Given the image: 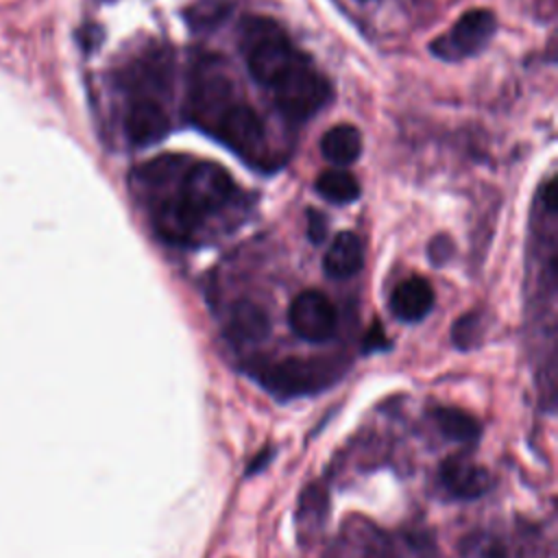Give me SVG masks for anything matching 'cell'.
Returning a JSON list of instances; mask_svg holds the SVG:
<instances>
[{
	"mask_svg": "<svg viewBox=\"0 0 558 558\" xmlns=\"http://www.w3.org/2000/svg\"><path fill=\"white\" fill-rule=\"evenodd\" d=\"M270 333V318L266 310L253 301H235L227 316V336L233 342H262Z\"/></svg>",
	"mask_w": 558,
	"mask_h": 558,
	"instance_id": "30bf717a",
	"label": "cell"
},
{
	"mask_svg": "<svg viewBox=\"0 0 558 558\" xmlns=\"http://www.w3.org/2000/svg\"><path fill=\"white\" fill-rule=\"evenodd\" d=\"M451 251H453L451 240H449L447 235H438V238H434V240H432L429 257H432V262H434V264H442V262H447V257L451 255Z\"/></svg>",
	"mask_w": 558,
	"mask_h": 558,
	"instance_id": "d6986e66",
	"label": "cell"
},
{
	"mask_svg": "<svg viewBox=\"0 0 558 558\" xmlns=\"http://www.w3.org/2000/svg\"><path fill=\"white\" fill-rule=\"evenodd\" d=\"M432 307H434V290L429 281L423 277H410L401 281L390 296L392 314L405 323H416L425 318Z\"/></svg>",
	"mask_w": 558,
	"mask_h": 558,
	"instance_id": "8fae6325",
	"label": "cell"
},
{
	"mask_svg": "<svg viewBox=\"0 0 558 558\" xmlns=\"http://www.w3.org/2000/svg\"><path fill=\"white\" fill-rule=\"evenodd\" d=\"M497 20L488 9H471L462 13L453 26L432 41V52L445 61H460L480 52L493 37Z\"/></svg>",
	"mask_w": 558,
	"mask_h": 558,
	"instance_id": "5b68a950",
	"label": "cell"
},
{
	"mask_svg": "<svg viewBox=\"0 0 558 558\" xmlns=\"http://www.w3.org/2000/svg\"><path fill=\"white\" fill-rule=\"evenodd\" d=\"M480 329H482V323H480V316L477 314H464L456 320L453 329H451V338L456 342V347L460 349H471L477 338H480Z\"/></svg>",
	"mask_w": 558,
	"mask_h": 558,
	"instance_id": "e0dca14e",
	"label": "cell"
},
{
	"mask_svg": "<svg viewBox=\"0 0 558 558\" xmlns=\"http://www.w3.org/2000/svg\"><path fill=\"white\" fill-rule=\"evenodd\" d=\"M320 153L329 163L349 166L362 153V135L353 124H336L323 135Z\"/></svg>",
	"mask_w": 558,
	"mask_h": 558,
	"instance_id": "4fadbf2b",
	"label": "cell"
},
{
	"mask_svg": "<svg viewBox=\"0 0 558 558\" xmlns=\"http://www.w3.org/2000/svg\"><path fill=\"white\" fill-rule=\"evenodd\" d=\"M307 235H310V240L312 242H323L325 240V235H327V220H325V216L320 214V211H307Z\"/></svg>",
	"mask_w": 558,
	"mask_h": 558,
	"instance_id": "ac0fdd59",
	"label": "cell"
},
{
	"mask_svg": "<svg viewBox=\"0 0 558 558\" xmlns=\"http://www.w3.org/2000/svg\"><path fill=\"white\" fill-rule=\"evenodd\" d=\"M270 460V449H264V451H259V456L248 464V473H257L266 462Z\"/></svg>",
	"mask_w": 558,
	"mask_h": 558,
	"instance_id": "ffe728a7",
	"label": "cell"
},
{
	"mask_svg": "<svg viewBox=\"0 0 558 558\" xmlns=\"http://www.w3.org/2000/svg\"><path fill=\"white\" fill-rule=\"evenodd\" d=\"M331 368L327 362L318 360H301V357H286L279 362L259 364L255 368V377L262 386L279 397H294L312 392L329 381Z\"/></svg>",
	"mask_w": 558,
	"mask_h": 558,
	"instance_id": "277c9868",
	"label": "cell"
},
{
	"mask_svg": "<svg viewBox=\"0 0 558 558\" xmlns=\"http://www.w3.org/2000/svg\"><path fill=\"white\" fill-rule=\"evenodd\" d=\"M434 423L447 438L460 442H475L480 438V423L460 408H436Z\"/></svg>",
	"mask_w": 558,
	"mask_h": 558,
	"instance_id": "5bb4252c",
	"label": "cell"
},
{
	"mask_svg": "<svg viewBox=\"0 0 558 558\" xmlns=\"http://www.w3.org/2000/svg\"><path fill=\"white\" fill-rule=\"evenodd\" d=\"M233 192L235 185L231 174L218 163L203 161L192 166L183 174L177 203L196 225H201L203 216L225 207L231 201Z\"/></svg>",
	"mask_w": 558,
	"mask_h": 558,
	"instance_id": "7a4b0ae2",
	"label": "cell"
},
{
	"mask_svg": "<svg viewBox=\"0 0 558 558\" xmlns=\"http://www.w3.org/2000/svg\"><path fill=\"white\" fill-rule=\"evenodd\" d=\"M272 87L279 109L294 120L310 118L331 96L327 78L318 74L305 57H299Z\"/></svg>",
	"mask_w": 558,
	"mask_h": 558,
	"instance_id": "3957f363",
	"label": "cell"
},
{
	"mask_svg": "<svg viewBox=\"0 0 558 558\" xmlns=\"http://www.w3.org/2000/svg\"><path fill=\"white\" fill-rule=\"evenodd\" d=\"M242 50L251 76L262 85H275L301 57L281 26L268 17H251L242 24Z\"/></svg>",
	"mask_w": 558,
	"mask_h": 558,
	"instance_id": "6da1fadb",
	"label": "cell"
},
{
	"mask_svg": "<svg viewBox=\"0 0 558 558\" xmlns=\"http://www.w3.org/2000/svg\"><path fill=\"white\" fill-rule=\"evenodd\" d=\"M440 482L458 499L482 497L490 486L488 471L484 466L475 464L464 453H456V456H449L442 460Z\"/></svg>",
	"mask_w": 558,
	"mask_h": 558,
	"instance_id": "ba28073f",
	"label": "cell"
},
{
	"mask_svg": "<svg viewBox=\"0 0 558 558\" xmlns=\"http://www.w3.org/2000/svg\"><path fill=\"white\" fill-rule=\"evenodd\" d=\"M214 129L218 131L220 140L240 153L242 157H253L264 146V126L259 116L244 102H231L220 118L216 120Z\"/></svg>",
	"mask_w": 558,
	"mask_h": 558,
	"instance_id": "52a82bcc",
	"label": "cell"
},
{
	"mask_svg": "<svg viewBox=\"0 0 558 558\" xmlns=\"http://www.w3.org/2000/svg\"><path fill=\"white\" fill-rule=\"evenodd\" d=\"M362 264H364V246L353 231H340L331 240L323 257V268L333 279H347L355 275L362 268Z\"/></svg>",
	"mask_w": 558,
	"mask_h": 558,
	"instance_id": "7c38bea8",
	"label": "cell"
},
{
	"mask_svg": "<svg viewBox=\"0 0 558 558\" xmlns=\"http://www.w3.org/2000/svg\"><path fill=\"white\" fill-rule=\"evenodd\" d=\"M316 192L329 203L344 205L360 196V183L349 170H327L316 179Z\"/></svg>",
	"mask_w": 558,
	"mask_h": 558,
	"instance_id": "9a60e30c",
	"label": "cell"
},
{
	"mask_svg": "<svg viewBox=\"0 0 558 558\" xmlns=\"http://www.w3.org/2000/svg\"><path fill=\"white\" fill-rule=\"evenodd\" d=\"M288 323L292 331L307 342H325L336 331V307L318 290H303L290 303Z\"/></svg>",
	"mask_w": 558,
	"mask_h": 558,
	"instance_id": "8992f818",
	"label": "cell"
},
{
	"mask_svg": "<svg viewBox=\"0 0 558 558\" xmlns=\"http://www.w3.org/2000/svg\"><path fill=\"white\" fill-rule=\"evenodd\" d=\"M229 13V4L222 0H201L198 4L190 7V24L194 28H205L220 22Z\"/></svg>",
	"mask_w": 558,
	"mask_h": 558,
	"instance_id": "2e32d148",
	"label": "cell"
},
{
	"mask_svg": "<svg viewBox=\"0 0 558 558\" xmlns=\"http://www.w3.org/2000/svg\"><path fill=\"white\" fill-rule=\"evenodd\" d=\"M124 131L133 146H150L168 135L170 120L157 102L142 98L129 107L124 116Z\"/></svg>",
	"mask_w": 558,
	"mask_h": 558,
	"instance_id": "9c48e42d",
	"label": "cell"
}]
</instances>
